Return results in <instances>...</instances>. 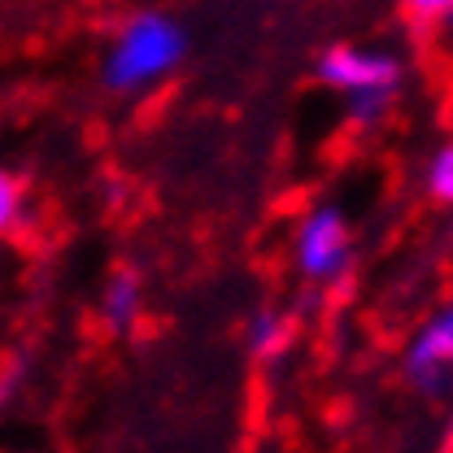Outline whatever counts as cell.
<instances>
[{
    "label": "cell",
    "instance_id": "obj_1",
    "mask_svg": "<svg viewBox=\"0 0 453 453\" xmlns=\"http://www.w3.org/2000/svg\"><path fill=\"white\" fill-rule=\"evenodd\" d=\"M183 53H188V35L174 18L153 13V9L135 13L110 44L105 83L113 92H144V88L162 83L166 74H174Z\"/></svg>",
    "mask_w": 453,
    "mask_h": 453
},
{
    "label": "cell",
    "instance_id": "obj_2",
    "mask_svg": "<svg viewBox=\"0 0 453 453\" xmlns=\"http://www.w3.org/2000/svg\"><path fill=\"white\" fill-rule=\"evenodd\" d=\"M319 83H327L344 101L353 122L371 127L393 110L396 92H401V61L380 49L336 44L319 57Z\"/></svg>",
    "mask_w": 453,
    "mask_h": 453
},
{
    "label": "cell",
    "instance_id": "obj_3",
    "mask_svg": "<svg viewBox=\"0 0 453 453\" xmlns=\"http://www.w3.org/2000/svg\"><path fill=\"white\" fill-rule=\"evenodd\" d=\"M292 262L305 283H336L349 275L353 266V231L349 219L336 205H314L301 223H296V240H292Z\"/></svg>",
    "mask_w": 453,
    "mask_h": 453
},
{
    "label": "cell",
    "instance_id": "obj_4",
    "mask_svg": "<svg viewBox=\"0 0 453 453\" xmlns=\"http://www.w3.org/2000/svg\"><path fill=\"white\" fill-rule=\"evenodd\" d=\"M405 384L427 401H453V305L432 314L401 357Z\"/></svg>",
    "mask_w": 453,
    "mask_h": 453
},
{
    "label": "cell",
    "instance_id": "obj_5",
    "mask_svg": "<svg viewBox=\"0 0 453 453\" xmlns=\"http://www.w3.org/2000/svg\"><path fill=\"white\" fill-rule=\"evenodd\" d=\"M144 319V283L135 271H113L101 292V323L110 332H131Z\"/></svg>",
    "mask_w": 453,
    "mask_h": 453
},
{
    "label": "cell",
    "instance_id": "obj_6",
    "mask_svg": "<svg viewBox=\"0 0 453 453\" xmlns=\"http://www.w3.org/2000/svg\"><path fill=\"white\" fill-rule=\"evenodd\" d=\"M292 336H296L292 314L262 310V314H253V323H249V353H253L257 362H275V357H283V353L292 349Z\"/></svg>",
    "mask_w": 453,
    "mask_h": 453
},
{
    "label": "cell",
    "instance_id": "obj_7",
    "mask_svg": "<svg viewBox=\"0 0 453 453\" xmlns=\"http://www.w3.org/2000/svg\"><path fill=\"white\" fill-rule=\"evenodd\" d=\"M27 214V183L13 170L0 166V235H9Z\"/></svg>",
    "mask_w": 453,
    "mask_h": 453
},
{
    "label": "cell",
    "instance_id": "obj_8",
    "mask_svg": "<svg viewBox=\"0 0 453 453\" xmlns=\"http://www.w3.org/2000/svg\"><path fill=\"white\" fill-rule=\"evenodd\" d=\"M427 192H432V201L453 205V144H445L432 157V166H427Z\"/></svg>",
    "mask_w": 453,
    "mask_h": 453
},
{
    "label": "cell",
    "instance_id": "obj_9",
    "mask_svg": "<svg viewBox=\"0 0 453 453\" xmlns=\"http://www.w3.org/2000/svg\"><path fill=\"white\" fill-rule=\"evenodd\" d=\"M414 27H453V0H401Z\"/></svg>",
    "mask_w": 453,
    "mask_h": 453
},
{
    "label": "cell",
    "instance_id": "obj_10",
    "mask_svg": "<svg viewBox=\"0 0 453 453\" xmlns=\"http://www.w3.org/2000/svg\"><path fill=\"white\" fill-rule=\"evenodd\" d=\"M18 380H22V362L13 353H0V405L18 393Z\"/></svg>",
    "mask_w": 453,
    "mask_h": 453
}]
</instances>
